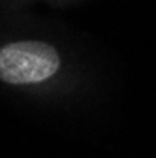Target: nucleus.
I'll list each match as a JSON object with an SVG mask.
<instances>
[{
    "mask_svg": "<svg viewBox=\"0 0 156 158\" xmlns=\"http://www.w3.org/2000/svg\"><path fill=\"white\" fill-rule=\"evenodd\" d=\"M60 68L56 49L43 42H13L0 49V79L11 85L45 81Z\"/></svg>",
    "mask_w": 156,
    "mask_h": 158,
    "instance_id": "obj_1",
    "label": "nucleus"
}]
</instances>
